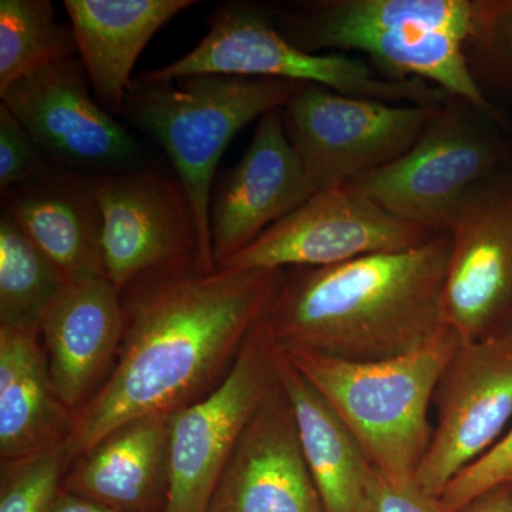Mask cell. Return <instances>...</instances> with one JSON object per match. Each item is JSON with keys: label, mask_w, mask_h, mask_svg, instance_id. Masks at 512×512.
<instances>
[{"label": "cell", "mask_w": 512, "mask_h": 512, "mask_svg": "<svg viewBox=\"0 0 512 512\" xmlns=\"http://www.w3.org/2000/svg\"><path fill=\"white\" fill-rule=\"evenodd\" d=\"M282 271L197 266L138 279L121 293L119 356L66 443L70 463L127 421L173 416L227 376ZM72 466V464H70Z\"/></svg>", "instance_id": "1"}, {"label": "cell", "mask_w": 512, "mask_h": 512, "mask_svg": "<svg viewBox=\"0 0 512 512\" xmlns=\"http://www.w3.org/2000/svg\"><path fill=\"white\" fill-rule=\"evenodd\" d=\"M450 238L319 268H289L262 315L282 352L382 362L447 332L443 291Z\"/></svg>", "instance_id": "2"}, {"label": "cell", "mask_w": 512, "mask_h": 512, "mask_svg": "<svg viewBox=\"0 0 512 512\" xmlns=\"http://www.w3.org/2000/svg\"><path fill=\"white\" fill-rule=\"evenodd\" d=\"M305 84L282 79L201 74L178 80L134 77L123 104L128 123L163 148L197 221L198 268L217 271L212 258V181L228 144L269 111L284 109Z\"/></svg>", "instance_id": "3"}, {"label": "cell", "mask_w": 512, "mask_h": 512, "mask_svg": "<svg viewBox=\"0 0 512 512\" xmlns=\"http://www.w3.org/2000/svg\"><path fill=\"white\" fill-rule=\"evenodd\" d=\"M460 339L436 342L382 362H346L318 353L284 352L342 417L370 463L384 476L412 481L429 448L434 390Z\"/></svg>", "instance_id": "4"}, {"label": "cell", "mask_w": 512, "mask_h": 512, "mask_svg": "<svg viewBox=\"0 0 512 512\" xmlns=\"http://www.w3.org/2000/svg\"><path fill=\"white\" fill-rule=\"evenodd\" d=\"M201 74L289 80L346 96L414 106H440L448 96L426 80L389 79L366 60L346 53L305 52L279 32L265 6L249 2L218 6L197 47L144 76L178 80Z\"/></svg>", "instance_id": "5"}, {"label": "cell", "mask_w": 512, "mask_h": 512, "mask_svg": "<svg viewBox=\"0 0 512 512\" xmlns=\"http://www.w3.org/2000/svg\"><path fill=\"white\" fill-rule=\"evenodd\" d=\"M511 161L503 113L448 94L406 154L343 187L402 220L446 234L448 217L468 192Z\"/></svg>", "instance_id": "6"}, {"label": "cell", "mask_w": 512, "mask_h": 512, "mask_svg": "<svg viewBox=\"0 0 512 512\" xmlns=\"http://www.w3.org/2000/svg\"><path fill=\"white\" fill-rule=\"evenodd\" d=\"M440 106L384 103L305 84L282 116L293 150L318 192L343 187L402 157Z\"/></svg>", "instance_id": "7"}, {"label": "cell", "mask_w": 512, "mask_h": 512, "mask_svg": "<svg viewBox=\"0 0 512 512\" xmlns=\"http://www.w3.org/2000/svg\"><path fill=\"white\" fill-rule=\"evenodd\" d=\"M284 352L262 319L210 393L171 416L164 512H205L222 470L262 403L281 383Z\"/></svg>", "instance_id": "8"}, {"label": "cell", "mask_w": 512, "mask_h": 512, "mask_svg": "<svg viewBox=\"0 0 512 512\" xmlns=\"http://www.w3.org/2000/svg\"><path fill=\"white\" fill-rule=\"evenodd\" d=\"M433 406L436 424L414 481L440 498L512 420V322L483 339L460 340L437 382Z\"/></svg>", "instance_id": "9"}, {"label": "cell", "mask_w": 512, "mask_h": 512, "mask_svg": "<svg viewBox=\"0 0 512 512\" xmlns=\"http://www.w3.org/2000/svg\"><path fill=\"white\" fill-rule=\"evenodd\" d=\"M87 178L103 221L104 271L120 293L146 276L198 268L197 221L177 177L144 165Z\"/></svg>", "instance_id": "10"}, {"label": "cell", "mask_w": 512, "mask_h": 512, "mask_svg": "<svg viewBox=\"0 0 512 512\" xmlns=\"http://www.w3.org/2000/svg\"><path fill=\"white\" fill-rule=\"evenodd\" d=\"M444 319L461 342L512 322V161L477 184L448 217Z\"/></svg>", "instance_id": "11"}, {"label": "cell", "mask_w": 512, "mask_h": 512, "mask_svg": "<svg viewBox=\"0 0 512 512\" xmlns=\"http://www.w3.org/2000/svg\"><path fill=\"white\" fill-rule=\"evenodd\" d=\"M436 232L348 187L318 191L218 269L319 268L421 247Z\"/></svg>", "instance_id": "12"}, {"label": "cell", "mask_w": 512, "mask_h": 512, "mask_svg": "<svg viewBox=\"0 0 512 512\" xmlns=\"http://www.w3.org/2000/svg\"><path fill=\"white\" fill-rule=\"evenodd\" d=\"M0 97L64 170L94 177L148 165L140 141L94 97L79 57L30 74Z\"/></svg>", "instance_id": "13"}, {"label": "cell", "mask_w": 512, "mask_h": 512, "mask_svg": "<svg viewBox=\"0 0 512 512\" xmlns=\"http://www.w3.org/2000/svg\"><path fill=\"white\" fill-rule=\"evenodd\" d=\"M315 194L286 134L282 109L258 121L251 144L212 195L210 234L217 269Z\"/></svg>", "instance_id": "14"}, {"label": "cell", "mask_w": 512, "mask_h": 512, "mask_svg": "<svg viewBox=\"0 0 512 512\" xmlns=\"http://www.w3.org/2000/svg\"><path fill=\"white\" fill-rule=\"evenodd\" d=\"M205 512H326L281 383L249 421Z\"/></svg>", "instance_id": "15"}, {"label": "cell", "mask_w": 512, "mask_h": 512, "mask_svg": "<svg viewBox=\"0 0 512 512\" xmlns=\"http://www.w3.org/2000/svg\"><path fill=\"white\" fill-rule=\"evenodd\" d=\"M50 376L63 402L82 409L110 375L124 336L121 293L106 275L67 282L40 320Z\"/></svg>", "instance_id": "16"}, {"label": "cell", "mask_w": 512, "mask_h": 512, "mask_svg": "<svg viewBox=\"0 0 512 512\" xmlns=\"http://www.w3.org/2000/svg\"><path fill=\"white\" fill-rule=\"evenodd\" d=\"M279 32L309 53H345L357 37L423 28L467 42L477 0H303L265 6Z\"/></svg>", "instance_id": "17"}, {"label": "cell", "mask_w": 512, "mask_h": 512, "mask_svg": "<svg viewBox=\"0 0 512 512\" xmlns=\"http://www.w3.org/2000/svg\"><path fill=\"white\" fill-rule=\"evenodd\" d=\"M171 416L127 421L73 461L63 490L120 512H164Z\"/></svg>", "instance_id": "18"}, {"label": "cell", "mask_w": 512, "mask_h": 512, "mask_svg": "<svg viewBox=\"0 0 512 512\" xmlns=\"http://www.w3.org/2000/svg\"><path fill=\"white\" fill-rule=\"evenodd\" d=\"M194 0H64L77 53L103 109L116 116L138 56Z\"/></svg>", "instance_id": "19"}, {"label": "cell", "mask_w": 512, "mask_h": 512, "mask_svg": "<svg viewBox=\"0 0 512 512\" xmlns=\"http://www.w3.org/2000/svg\"><path fill=\"white\" fill-rule=\"evenodd\" d=\"M2 212L67 281L106 275L103 221L89 178L60 168L50 180L3 191Z\"/></svg>", "instance_id": "20"}, {"label": "cell", "mask_w": 512, "mask_h": 512, "mask_svg": "<svg viewBox=\"0 0 512 512\" xmlns=\"http://www.w3.org/2000/svg\"><path fill=\"white\" fill-rule=\"evenodd\" d=\"M73 419L50 376L39 329L0 326V461L66 446Z\"/></svg>", "instance_id": "21"}, {"label": "cell", "mask_w": 512, "mask_h": 512, "mask_svg": "<svg viewBox=\"0 0 512 512\" xmlns=\"http://www.w3.org/2000/svg\"><path fill=\"white\" fill-rule=\"evenodd\" d=\"M281 386L325 511L356 512L372 468L365 451L328 400L285 355Z\"/></svg>", "instance_id": "22"}, {"label": "cell", "mask_w": 512, "mask_h": 512, "mask_svg": "<svg viewBox=\"0 0 512 512\" xmlns=\"http://www.w3.org/2000/svg\"><path fill=\"white\" fill-rule=\"evenodd\" d=\"M59 268L8 214L0 217V326L39 329L67 284Z\"/></svg>", "instance_id": "23"}, {"label": "cell", "mask_w": 512, "mask_h": 512, "mask_svg": "<svg viewBox=\"0 0 512 512\" xmlns=\"http://www.w3.org/2000/svg\"><path fill=\"white\" fill-rule=\"evenodd\" d=\"M76 53L72 28L57 20L49 0L0 2V93Z\"/></svg>", "instance_id": "24"}, {"label": "cell", "mask_w": 512, "mask_h": 512, "mask_svg": "<svg viewBox=\"0 0 512 512\" xmlns=\"http://www.w3.org/2000/svg\"><path fill=\"white\" fill-rule=\"evenodd\" d=\"M464 53L485 96L495 94L512 103V0H477Z\"/></svg>", "instance_id": "25"}, {"label": "cell", "mask_w": 512, "mask_h": 512, "mask_svg": "<svg viewBox=\"0 0 512 512\" xmlns=\"http://www.w3.org/2000/svg\"><path fill=\"white\" fill-rule=\"evenodd\" d=\"M70 464L66 446L0 461V512H49Z\"/></svg>", "instance_id": "26"}, {"label": "cell", "mask_w": 512, "mask_h": 512, "mask_svg": "<svg viewBox=\"0 0 512 512\" xmlns=\"http://www.w3.org/2000/svg\"><path fill=\"white\" fill-rule=\"evenodd\" d=\"M32 134L0 104V190L42 183L60 171Z\"/></svg>", "instance_id": "27"}, {"label": "cell", "mask_w": 512, "mask_h": 512, "mask_svg": "<svg viewBox=\"0 0 512 512\" xmlns=\"http://www.w3.org/2000/svg\"><path fill=\"white\" fill-rule=\"evenodd\" d=\"M512 478V426L491 450L464 468L440 495L446 512L460 511L474 498Z\"/></svg>", "instance_id": "28"}, {"label": "cell", "mask_w": 512, "mask_h": 512, "mask_svg": "<svg viewBox=\"0 0 512 512\" xmlns=\"http://www.w3.org/2000/svg\"><path fill=\"white\" fill-rule=\"evenodd\" d=\"M356 512H446L439 498L421 490L416 481H396L370 468Z\"/></svg>", "instance_id": "29"}, {"label": "cell", "mask_w": 512, "mask_h": 512, "mask_svg": "<svg viewBox=\"0 0 512 512\" xmlns=\"http://www.w3.org/2000/svg\"><path fill=\"white\" fill-rule=\"evenodd\" d=\"M457 512H512L511 484L504 483L491 488Z\"/></svg>", "instance_id": "30"}, {"label": "cell", "mask_w": 512, "mask_h": 512, "mask_svg": "<svg viewBox=\"0 0 512 512\" xmlns=\"http://www.w3.org/2000/svg\"><path fill=\"white\" fill-rule=\"evenodd\" d=\"M49 512H120L111 510L109 507L94 503V501L87 500V498L79 497L67 493V491H60L59 497L56 498L55 504L50 508Z\"/></svg>", "instance_id": "31"}, {"label": "cell", "mask_w": 512, "mask_h": 512, "mask_svg": "<svg viewBox=\"0 0 512 512\" xmlns=\"http://www.w3.org/2000/svg\"><path fill=\"white\" fill-rule=\"evenodd\" d=\"M508 483H510V484H511V487H512V478H511V480H510V481H508Z\"/></svg>", "instance_id": "32"}]
</instances>
